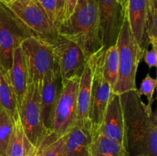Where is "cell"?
I'll return each instance as SVG.
<instances>
[{
	"label": "cell",
	"instance_id": "obj_10",
	"mask_svg": "<svg viewBox=\"0 0 157 156\" xmlns=\"http://www.w3.org/2000/svg\"><path fill=\"white\" fill-rule=\"evenodd\" d=\"M50 43L55 51L61 80L81 77L87 61L81 47L59 35Z\"/></svg>",
	"mask_w": 157,
	"mask_h": 156
},
{
	"label": "cell",
	"instance_id": "obj_6",
	"mask_svg": "<svg viewBox=\"0 0 157 156\" xmlns=\"http://www.w3.org/2000/svg\"><path fill=\"white\" fill-rule=\"evenodd\" d=\"M32 34L17 19L0 0V70L9 71L13 51L25 38ZM34 36V35H33Z\"/></svg>",
	"mask_w": 157,
	"mask_h": 156
},
{
	"label": "cell",
	"instance_id": "obj_18",
	"mask_svg": "<svg viewBox=\"0 0 157 156\" xmlns=\"http://www.w3.org/2000/svg\"><path fill=\"white\" fill-rule=\"evenodd\" d=\"M12 120L13 128L6 149V156H27L35 146L32 145L25 132L18 111Z\"/></svg>",
	"mask_w": 157,
	"mask_h": 156
},
{
	"label": "cell",
	"instance_id": "obj_4",
	"mask_svg": "<svg viewBox=\"0 0 157 156\" xmlns=\"http://www.w3.org/2000/svg\"><path fill=\"white\" fill-rule=\"evenodd\" d=\"M5 5L34 36L51 42L58 35L38 0H12Z\"/></svg>",
	"mask_w": 157,
	"mask_h": 156
},
{
	"label": "cell",
	"instance_id": "obj_8",
	"mask_svg": "<svg viewBox=\"0 0 157 156\" xmlns=\"http://www.w3.org/2000/svg\"><path fill=\"white\" fill-rule=\"evenodd\" d=\"M80 78L62 81L50 132L56 136L67 134L78 124V89Z\"/></svg>",
	"mask_w": 157,
	"mask_h": 156
},
{
	"label": "cell",
	"instance_id": "obj_16",
	"mask_svg": "<svg viewBox=\"0 0 157 156\" xmlns=\"http://www.w3.org/2000/svg\"><path fill=\"white\" fill-rule=\"evenodd\" d=\"M9 76L15 92L18 108V106L21 105L29 84L28 69L26 67L24 54L20 46L17 47L13 51L12 64L9 71Z\"/></svg>",
	"mask_w": 157,
	"mask_h": 156
},
{
	"label": "cell",
	"instance_id": "obj_9",
	"mask_svg": "<svg viewBox=\"0 0 157 156\" xmlns=\"http://www.w3.org/2000/svg\"><path fill=\"white\" fill-rule=\"evenodd\" d=\"M104 54V49L95 54V64L88 111L89 123L92 134L96 132L101 126L106 109L113 94L112 87L103 76L102 62Z\"/></svg>",
	"mask_w": 157,
	"mask_h": 156
},
{
	"label": "cell",
	"instance_id": "obj_14",
	"mask_svg": "<svg viewBox=\"0 0 157 156\" xmlns=\"http://www.w3.org/2000/svg\"><path fill=\"white\" fill-rule=\"evenodd\" d=\"M95 54L87 58L85 68L79 79L78 99H78V124L77 125L87 128L90 130V126L88 119V111L89 106H90L94 69L95 64Z\"/></svg>",
	"mask_w": 157,
	"mask_h": 156
},
{
	"label": "cell",
	"instance_id": "obj_25",
	"mask_svg": "<svg viewBox=\"0 0 157 156\" xmlns=\"http://www.w3.org/2000/svg\"><path fill=\"white\" fill-rule=\"evenodd\" d=\"M67 135L54 138L44 148L42 156H64Z\"/></svg>",
	"mask_w": 157,
	"mask_h": 156
},
{
	"label": "cell",
	"instance_id": "obj_2",
	"mask_svg": "<svg viewBox=\"0 0 157 156\" xmlns=\"http://www.w3.org/2000/svg\"><path fill=\"white\" fill-rule=\"evenodd\" d=\"M57 34L78 44L87 58L103 49L97 0H78L72 15L59 24Z\"/></svg>",
	"mask_w": 157,
	"mask_h": 156
},
{
	"label": "cell",
	"instance_id": "obj_13",
	"mask_svg": "<svg viewBox=\"0 0 157 156\" xmlns=\"http://www.w3.org/2000/svg\"><path fill=\"white\" fill-rule=\"evenodd\" d=\"M95 133L117 141L127 148L124 114L120 95L113 93L106 109L102 123Z\"/></svg>",
	"mask_w": 157,
	"mask_h": 156
},
{
	"label": "cell",
	"instance_id": "obj_7",
	"mask_svg": "<svg viewBox=\"0 0 157 156\" xmlns=\"http://www.w3.org/2000/svg\"><path fill=\"white\" fill-rule=\"evenodd\" d=\"M41 83H29L21 105L18 108L25 132L35 147L38 146L50 132L44 127L41 119Z\"/></svg>",
	"mask_w": 157,
	"mask_h": 156
},
{
	"label": "cell",
	"instance_id": "obj_15",
	"mask_svg": "<svg viewBox=\"0 0 157 156\" xmlns=\"http://www.w3.org/2000/svg\"><path fill=\"white\" fill-rule=\"evenodd\" d=\"M126 14L135 40L140 47L146 51L149 46L147 39V0H128Z\"/></svg>",
	"mask_w": 157,
	"mask_h": 156
},
{
	"label": "cell",
	"instance_id": "obj_17",
	"mask_svg": "<svg viewBox=\"0 0 157 156\" xmlns=\"http://www.w3.org/2000/svg\"><path fill=\"white\" fill-rule=\"evenodd\" d=\"M92 140L90 129L77 125L67 133L64 156H91Z\"/></svg>",
	"mask_w": 157,
	"mask_h": 156
},
{
	"label": "cell",
	"instance_id": "obj_27",
	"mask_svg": "<svg viewBox=\"0 0 157 156\" xmlns=\"http://www.w3.org/2000/svg\"><path fill=\"white\" fill-rule=\"evenodd\" d=\"M55 137H58L56 136L53 132H49L48 134L44 137V139L41 141V143L36 147H34V148L32 149V151L28 154L27 156H42L43 151H44V148L47 146L48 144Z\"/></svg>",
	"mask_w": 157,
	"mask_h": 156
},
{
	"label": "cell",
	"instance_id": "obj_19",
	"mask_svg": "<svg viewBox=\"0 0 157 156\" xmlns=\"http://www.w3.org/2000/svg\"><path fill=\"white\" fill-rule=\"evenodd\" d=\"M91 156H129L127 148L117 141L94 133L91 145Z\"/></svg>",
	"mask_w": 157,
	"mask_h": 156
},
{
	"label": "cell",
	"instance_id": "obj_3",
	"mask_svg": "<svg viewBox=\"0 0 157 156\" xmlns=\"http://www.w3.org/2000/svg\"><path fill=\"white\" fill-rule=\"evenodd\" d=\"M116 45L119 53V73L117 80L113 88V93L121 95L136 89V72L145 53L132 34L127 14L118 35Z\"/></svg>",
	"mask_w": 157,
	"mask_h": 156
},
{
	"label": "cell",
	"instance_id": "obj_24",
	"mask_svg": "<svg viewBox=\"0 0 157 156\" xmlns=\"http://www.w3.org/2000/svg\"><path fill=\"white\" fill-rule=\"evenodd\" d=\"M147 39L149 45H157V0H147Z\"/></svg>",
	"mask_w": 157,
	"mask_h": 156
},
{
	"label": "cell",
	"instance_id": "obj_5",
	"mask_svg": "<svg viewBox=\"0 0 157 156\" xmlns=\"http://www.w3.org/2000/svg\"><path fill=\"white\" fill-rule=\"evenodd\" d=\"M29 73V83H41L48 70L58 67L52 44L36 36H29L20 44Z\"/></svg>",
	"mask_w": 157,
	"mask_h": 156
},
{
	"label": "cell",
	"instance_id": "obj_29",
	"mask_svg": "<svg viewBox=\"0 0 157 156\" xmlns=\"http://www.w3.org/2000/svg\"><path fill=\"white\" fill-rule=\"evenodd\" d=\"M78 0H65L64 10V18L62 21L67 19L73 13Z\"/></svg>",
	"mask_w": 157,
	"mask_h": 156
},
{
	"label": "cell",
	"instance_id": "obj_30",
	"mask_svg": "<svg viewBox=\"0 0 157 156\" xmlns=\"http://www.w3.org/2000/svg\"><path fill=\"white\" fill-rule=\"evenodd\" d=\"M118 2L121 4V6H122L123 9L124 11L127 10V2H128V0H117Z\"/></svg>",
	"mask_w": 157,
	"mask_h": 156
},
{
	"label": "cell",
	"instance_id": "obj_32",
	"mask_svg": "<svg viewBox=\"0 0 157 156\" xmlns=\"http://www.w3.org/2000/svg\"><path fill=\"white\" fill-rule=\"evenodd\" d=\"M141 156H147V155H141Z\"/></svg>",
	"mask_w": 157,
	"mask_h": 156
},
{
	"label": "cell",
	"instance_id": "obj_26",
	"mask_svg": "<svg viewBox=\"0 0 157 156\" xmlns=\"http://www.w3.org/2000/svg\"><path fill=\"white\" fill-rule=\"evenodd\" d=\"M156 87L157 80L152 77L150 73H147L144 79L142 80L140 89L137 90L138 94L140 96L144 95L145 96H147V100H148V103H147L148 105L153 106V102L155 100L153 98V94H154Z\"/></svg>",
	"mask_w": 157,
	"mask_h": 156
},
{
	"label": "cell",
	"instance_id": "obj_1",
	"mask_svg": "<svg viewBox=\"0 0 157 156\" xmlns=\"http://www.w3.org/2000/svg\"><path fill=\"white\" fill-rule=\"evenodd\" d=\"M129 156H157V115L137 89L120 95Z\"/></svg>",
	"mask_w": 157,
	"mask_h": 156
},
{
	"label": "cell",
	"instance_id": "obj_23",
	"mask_svg": "<svg viewBox=\"0 0 157 156\" xmlns=\"http://www.w3.org/2000/svg\"><path fill=\"white\" fill-rule=\"evenodd\" d=\"M12 118L0 105V156H6V149L12 134Z\"/></svg>",
	"mask_w": 157,
	"mask_h": 156
},
{
	"label": "cell",
	"instance_id": "obj_31",
	"mask_svg": "<svg viewBox=\"0 0 157 156\" xmlns=\"http://www.w3.org/2000/svg\"><path fill=\"white\" fill-rule=\"evenodd\" d=\"M1 1L3 2H5V3H7V2H9L12 1V0H1Z\"/></svg>",
	"mask_w": 157,
	"mask_h": 156
},
{
	"label": "cell",
	"instance_id": "obj_12",
	"mask_svg": "<svg viewBox=\"0 0 157 156\" xmlns=\"http://www.w3.org/2000/svg\"><path fill=\"white\" fill-rule=\"evenodd\" d=\"M62 87V81L58 67L48 70L43 77L40 88L41 119L44 127L50 131L54 110Z\"/></svg>",
	"mask_w": 157,
	"mask_h": 156
},
{
	"label": "cell",
	"instance_id": "obj_22",
	"mask_svg": "<svg viewBox=\"0 0 157 156\" xmlns=\"http://www.w3.org/2000/svg\"><path fill=\"white\" fill-rule=\"evenodd\" d=\"M57 32L64 18L65 0H38Z\"/></svg>",
	"mask_w": 157,
	"mask_h": 156
},
{
	"label": "cell",
	"instance_id": "obj_28",
	"mask_svg": "<svg viewBox=\"0 0 157 156\" xmlns=\"http://www.w3.org/2000/svg\"><path fill=\"white\" fill-rule=\"evenodd\" d=\"M143 59L150 68L156 67L157 65V45H153L151 50H146Z\"/></svg>",
	"mask_w": 157,
	"mask_h": 156
},
{
	"label": "cell",
	"instance_id": "obj_20",
	"mask_svg": "<svg viewBox=\"0 0 157 156\" xmlns=\"http://www.w3.org/2000/svg\"><path fill=\"white\" fill-rule=\"evenodd\" d=\"M102 71L104 79L110 84L113 90L119 73V53L116 44L104 50Z\"/></svg>",
	"mask_w": 157,
	"mask_h": 156
},
{
	"label": "cell",
	"instance_id": "obj_21",
	"mask_svg": "<svg viewBox=\"0 0 157 156\" xmlns=\"http://www.w3.org/2000/svg\"><path fill=\"white\" fill-rule=\"evenodd\" d=\"M0 105L9 113L11 117L18 113V103L9 76V72L0 70Z\"/></svg>",
	"mask_w": 157,
	"mask_h": 156
},
{
	"label": "cell",
	"instance_id": "obj_11",
	"mask_svg": "<svg viewBox=\"0 0 157 156\" xmlns=\"http://www.w3.org/2000/svg\"><path fill=\"white\" fill-rule=\"evenodd\" d=\"M103 49L116 44L126 11L117 0H97Z\"/></svg>",
	"mask_w": 157,
	"mask_h": 156
}]
</instances>
